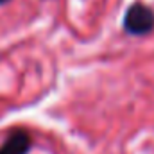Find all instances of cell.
I'll list each match as a JSON object with an SVG mask.
<instances>
[{
    "mask_svg": "<svg viewBox=\"0 0 154 154\" xmlns=\"http://www.w3.org/2000/svg\"><path fill=\"white\" fill-rule=\"evenodd\" d=\"M124 29L134 36L151 32L154 29V13L143 4H133L125 13Z\"/></svg>",
    "mask_w": 154,
    "mask_h": 154,
    "instance_id": "1",
    "label": "cell"
},
{
    "mask_svg": "<svg viewBox=\"0 0 154 154\" xmlns=\"http://www.w3.org/2000/svg\"><path fill=\"white\" fill-rule=\"evenodd\" d=\"M7 2H9V0H0V5H2V4H7Z\"/></svg>",
    "mask_w": 154,
    "mask_h": 154,
    "instance_id": "3",
    "label": "cell"
},
{
    "mask_svg": "<svg viewBox=\"0 0 154 154\" xmlns=\"http://www.w3.org/2000/svg\"><path fill=\"white\" fill-rule=\"evenodd\" d=\"M31 149V136L23 131L13 133L0 147V154H27Z\"/></svg>",
    "mask_w": 154,
    "mask_h": 154,
    "instance_id": "2",
    "label": "cell"
}]
</instances>
